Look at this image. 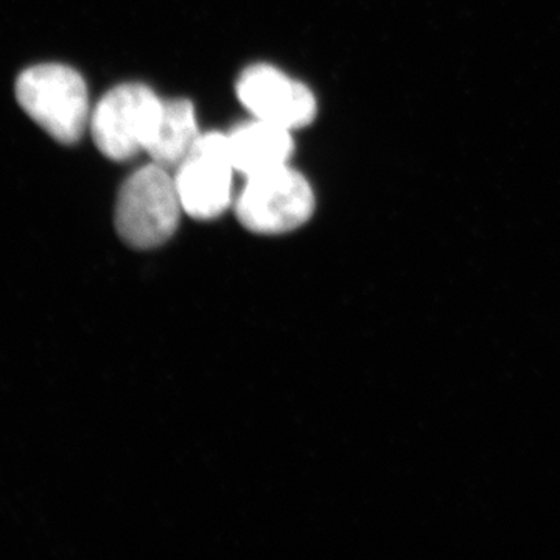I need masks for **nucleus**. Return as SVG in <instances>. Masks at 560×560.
<instances>
[{
	"label": "nucleus",
	"mask_w": 560,
	"mask_h": 560,
	"mask_svg": "<svg viewBox=\"0 0 560 560\" xmlns=\"http://www.w3.org/2000/svg\"><path fill=\"white\" fill-rule=\"evenodd\" d=\"M18 103L47 135L65 145L79 142L91 120L86 83L65 65H38L18 77Z\"/></svg>",
	"instance_id": "f257e3e1"
},
{
	"label": "nucleus",
	"mask_w": 560,
	"mask_h": 560,
	"mask_svg": "<svg viewBox=\"0 0 560 560\" xmlns=\"http://www.w3.org/2000/svg\"><path fill=\"white\" fill-rule=\"evenodd\" d=\"M180 212L175 178L153 162L121 186L116 206L117 232L132 248H156L175 234Z\"/></svg>",
	"instance_id": "f03ea898"
},
{
	"label": "nucleus",
	"mask_w": 560,
	"mask_h": 560,
	"mask_svg": "<svg viewBox=\"0 0 560 560\" xmlns=\"http://www.w3.org/2000/svg\"><path fill=\"white\" fill-rule=\"evenodd\" d=\"M313 212L312 186L289 164L248 176L235 201V215L254 234L278 235L298 230Z\"/></svg>",
	"instance_id": "7ed1b4c3"
},
{
	"label": "nucleus",
	"mask_w": 560,
	"mask_h": 560,
	"mask_svg": "<svg viewBox=\"0 0 560 560\" xmlns=\"http://www.w3.org/2000/svg\"><path fill=\"white\" fill-rule=\"evenodd\" d=\"M162 103L145 84L125 83L103 95L91 113L97 149L113 161H128L145 151L160 120Z\"/></svg>",
	"instance_id": "20e7f679"
},
{
	"label": "nucleus",
	"mask_w": 560,
	"mask_h": 560,
	"mask_svg": "<svg viewBox=\"0 0 560 560\" xmlns=\"http://www.w3.org/2000/svg\"><path fill=\"white\" fill-rule=\"evenodd\" d=\"M234 171L228 135L217 131L200 135L173 176L183 212L195 220L220 217L232 201Z\"/></svg>",
	"instance_id": "39448f33"
},
{
	"label": "nucleus",
	"mask_w": 560,
	"mask_h": 560,
	"mask_svg": "<svg viewBox=\"0 0 560 560\" xmlns=\"http://www.w3.org/2000/svg\"><path fill=\"white\" fill-rule=\"evenodd\" d=\"M237 95L254 117L291 131L311 125L318 113L313 92L270 65L246 69L237 81Z\"/></svg>",
	"instance_id": "423d86ee"
},
{
	"label": "nucleus",
	"mask_w": 560,
	"mask_h": 560,
	"mask_svg": "<svg viewBox=\"0 0 560 560\" xmlns=\"http://www.w3.org/2000/svg\"><path fill=\"white\" fill-rule=\"evenodd\" d=\"M228 143L235 171L246 178L289 164L294 151L289 128L257 117L235 127Z\"/></svg>",
	"instance_id": "0eeeda50"
},
{
	"label": "nucleus",
	"mask_w": 560,
	"mask_h": 560,
	"mask_svg": "<svg viewBox=\"0 0 560 560\" xmlns=\"http://www.w3.org/2000/svg\"><path fill=\"white\" fill-rule=\"evenodd\" d=\"M200 138L194 105L189 101L162 103L160 120L147 143V153L154 164L176 171Z\"/></svg>",
	"instance_id": "6e6552de"
}]
</instances>
